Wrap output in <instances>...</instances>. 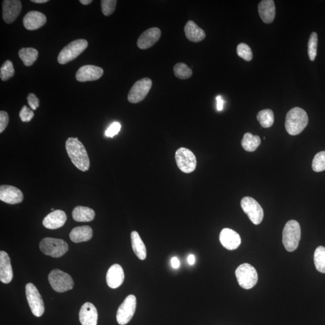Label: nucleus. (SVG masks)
Segmentation results:
<instances>
[{"instance_id": "1", "label": "nucleus", "mask_w": 325, "mask_h": 325, "mask_svg": "<svg viewBox=\"0 0 325 325\" xmlns=\"http://www.w3.org/2000/svg\"><path fill=\"white\" fill-rule=\"evenodd\" d=\"M66 151L75 167L83 172L90 168V160L84 144L77 138H69L65 144Z\"/></svg>"}, {"instance_id": "2", "label": "nucleus", "mask_w": 325, "mask_h": 325, "mask_svg": "<svg viewBox=\"0 0 325 325\" xmlns=\"http://www.w3.org/2000/svg\"><path fill=\"white\" fill-rule=\"evenodd\" d=\"M308 123L307 112L303 109L294 107L287 113L285 126L288 134L296 136L306 128Z\"/></svg>"}, {"instance_id": "3", "label": "nucleus", "mask_w": 325, "mask_h": 325, "mask_svg": "<svg viewBox=\"0 0 325 325\" xmlns=\"http://www.w3.org/2000/svg\"><path fill=\"white\" fill-rule=\"evenodd\" d=\"M301 237L300 225L294 220L288 221L283 231V243L288 252H293L299 246Z\"/></svg>"}, {"instance_id": "4", "label": "nucleus", "mask_w": 325, "mask_h": 325, "mask_svg": "<svg viewBox=\"0 0 325 325\" xmlns=\"http://www.w3.org/2000/svg\"><path fill=\"white\" fill-rule=\"evenodd\" d=\"M39 248L45 255L59 258L67 253L69 247L64 240L46 237L40 241Z\"/></svg>"}, {"instance_id": "5", "label": "nucleus", "mask_w": 325, "mask_h": 325, "mask_svg": "<svg viewBox=\"0 0 325 325\" xmlns=\"http://www.w3.org/2000/svg\"><path fill=\"white\" fill-rule=\"evenodd\" d=\"M88 46L85 39H77L69 43L62 49L58 56V61L60 64L65 65L77 58Z\"/></svg>"}, {"instance_id": "6", "label": "nucleus", "mask_w": 325, "mask_h": 325, "mask_svg": "<svg viewBox=\"0 0 325 325\" xmlns=\"http://www.w3.org/2000/svg\"><path fill=\"white\" fill-rule=\"evenodd\" d=\"M235 276L239 286L245 289H251L257 283V272L255 267L248 263L240 265L235 270Z\"/></svg>"}, {"instance_id": "7", "label": "nucleus", "mask_w": 325, "mask_h": 325, "mask_svg": "<svg viewBox=\"0 0 325 325\" xmlns=\"http://www.w3.org/2000/svg\"><path fill=\"white\" fill-rule=\"evenodd\" d=\"M48 280L53 290L58 293L72 290L74 286L70 275L59 269L52 270L48 275Z\"/></svg>"}, {"instance_id": "8", "label": "nucleus", "mask_w": 325, "mask_h": 325, "mask_svg": "<svg viewBox=\"0 0 325 325\" xmlns=\"http://www.w3.org/2000/svg\"><path fill=\"white\" fill-rule=\"evenodd\" d=\"M175 160L178 168L184 173H191L197 168V158L187 148H179L175 152Z\"/></svg>"}, {"instance_id": "9", "label": "nucleus", "mask_w": 325, "mask_h": 325, "mask_svg": "<svg viewBox=\"0 0 325 325\" xmlns=\"http://www.w3.org/2000/svg\"><path fill=\"white\" fill-rule=\"evenodd\" d=\"M26 300L30 308L35 316L39 317L44 313V301L37 288L32 283H28L25 286Z\"/></svg>"}, {"instance_id": "10", "label": "nucleus", "mask_w": 325, "mask_h": 325, "mask_svg": "<svg viewBox=\"0 0 325 325\" xmlns=\"http://www.w3.org/2000/svg\"><path fill=\"white\" fill-rule=\"evenodd\" d=\"M137 306V297L133 294L128 295L118 308L117 314L118 323L125 325L130 322L135 313Z\"/></svg>"}, {"instance_id": "11", "label": "nucleus", "mask_w": 325, "mask_h": 325, "mask_svg": "<svg viewBox=\"0 0 325 325\" xmlns=\"http://www.w3.org/2000/svg\"><path fill=\"white\" fill-rule=\"evenodd\" d=\"M241 207L254 224H261L263 220L264 211L256 200L251 197H245L241 201Z\"/></svg>"}, {"instance_id": "12", "label": "nucleus", "mask_w": 325, "mask_h": 325, "mask_svg": "<svg viewBox=\"0 0 325 325\" xmlns=\"http://www.w3.org/2000/svg\"><path fill=\"white\" fill-rule=\"evenodd\" d=\"M151 79L144 78L136 82L128 95V100L131 103L137 104L143 101L152 87Z\"/></svg>"}, {"instance_id": "13", "label": "nucleus", "mask_w": 325, "mask_h": 325, "mask_svg": "<svg viewBox=\"0 0 325 325\" xmlns=\"http://www.w3.org/2000/svg\"><path fill=\"white\" fill-rule=\"evenodd\" d=\"M21 10L19 0H5L3 2V19L7 24H11L18 17Z\"/></svg>"}, {"instance_id": "14", "label": "nucleus", "mask_w": 325, "mask_h": 325, "mask_svg": "<svg viewBox=\"0 0 325 325\" xmlns=\"http://www.w3.org/2000/svg\"><path fill=\"white\" fill-rule=\"evenodd\" d=\"M24 200L22 192L12 185H2L0 187V200L9 204L21 203Z\"/></svg>"}, {"instance_id": "15", "label": "nucleus", "mask_w": 325, "mask_h": 325, "mask_svg": "<svg viewBox=\"0 0 325 325\" xmlns=\"http://www.w3.org/2000/svg\"><path fill=\"white\" fill-rule=\"evenodd\" d=\"M103 73V69L99 66L85 65L78 69L75 77L77 81L80 82L95 81L100 78Z\"/></svg>"}, {"instance_id": "16", "label": "nucleus", "mask_w": 325, "mask_h": 325, "mask_svg": "<svg viewBox=\"0 0 325 325\" xmlns=\"http://www.w3.org/2000/svg\"><path fill=\"white\" fill-rule=\"evenodd\" d=\"M220 240L222 246L228 250H236L241 244L240 235L230 228H224L221 231Z\"/></svg>"}, {"instance_id": "17", "label": "nucleus", "mask_w": 325, "mask_h": 325, "mask_svg": "<svg viewBox=\"0 0 325 325\" xmlns=\"http://www.w3.org/2000/svg\"><path fill=\"white\" fill-rule=\"evenodd\" d=\"M161 35L160 29L157 28L147 30L139 36L137 42L138 47L142 49L151 48L158 41Z\"/></svg>"}, {"instance_id": "18", "label": "nucleus", "mask_w": 325, "mask_h": 325, "mask_svg": "<svg viewBox=\"0 0 325 325\" xmlns=\"http://www.w3.org/2000/svg\"><path fill=\"white\" fill-rule=\"evenodd\" d=\"M98 311L90 303L83 305L79 313V320L82 325H97Z\"/></svg>"}, {"instance_id": "19", "label": "nucleus", "mask_w": 325, "mask_h": 325, "mask_svg": "<svg viewBox=\"0 0 325 325\" xmlns=\"http://www.w3.org/2000/svg\"><path fill=\"white\" fill-rule=\"evenodd\" d=\"M46 22V16L38 11H31L26 13L23 19V24L28 31H35L44 26Z\"/></svg>"}, {"instance_id": "20", "label": "nucleus", "mask_w": 325, "mask_h": 325, "mask_svg": "<svg viewBox=\"0 0 325 325\" xmlns=\"http://www.w3.org/2000/svg\"><path fill=\"white\" fill-rule=\"evenodd\" d=\"M125 278L123 268L120 265L115 264L109 268L106 275V281L109 287L117 288L124 283Z\"/></svg>"}, {"instance_id": "21", "label": "nucleus", "mask_w": 325, "mask_h": 325, "mask_svg": "<svg viewBox=\"0 0 325 325\" xmlns=\"http://www.w3.org/2000/svg\"><path fill=\"white\" fill-rule=\"evenodd\" d=\"M67 216L64 211L55 210L48 214L43 220L42 224L49 230H56L64 226Z\"/></svg>"}, {"instance_id": "22", "label": "nucleus", "mask_w": 325, "mask_h": 325, "mask_svg": "<svg viewBox=\"0 0 325 325\" xmlns=\"http://www.w3.org/2000/svg\"><path fill=\"white\" fill-rule=\"evenodd\" d=\"M13 270L11 259L5 251L0 252V280L2 283H11L13 278Z\"/></svg>"}, {"instance_id": "23", "label": "nucleus", "mask_w": 325, "mask_h": 325, "mask_svg": "<svg viewBox=\"0 0 325 325\" xmlns=\"http://www.w3.org/2000/svg\"><path fill=\"white\" fill-rule=\"evenodd\" d=\"M258 13L266 24H270L275 18V5L273 0H263L258 5Z\"/></svg>"}, {"instance_id": "24", "label": "nucleus", "mask_w": 325, "mask_h": 325, "mask_svg": "<svg viewBox=\"0 0 325 325\" xmlns=\"http://www.w3.org/2000/svg\"><path fill=\"white\" fill-rule=\"evenodd\" d=\"M185 36L189 41L199 42L205 38V32L193 21H189L184 26Z\"/></svg>"}, {"instance_id": "25", "label": "nucleus", "mask_w": 325, "mask_h": 325, "mask_svg": "<svg viewBox=\"0 0 325 325\" xmlns=\"http://www.w3.org/2000/svg\"><path fill=\"white\" fill-rule=\"evenodd\" d=\"M92 236V229L87 225L74 228L69 234L72 241L77 243L90 240Z\"/></svg>"}, {"instance_id": "26", "label": "nucleus", "mask_w": 325, "mask_h": 325, "mask_svg": "<svg viewBox=\"0 0 325 325\" xmlns=\"http://www.w3.org/2000/svg\"><path fill=\"white\" fill-rule=\"evenodd\" d=\"M131 240L132 250L136 255L141 260H145L147 255V248L137 231L132 232Z\"/></svg>"}, {"instance_id": "27", "label": "nucleus", "mask_w": 325, "mask_h": 325, "mask_svg": "<svg viewBox=\"0 0 325 325\" xmlns=\"http://www.w3.org/2000/svg\"><path fill=\"white\" fill-rule=\"evenodd\" d=\"M72 218L77 222H88L94 220L95 213L93 209L84 206L76 207L72 211Z\"/></svg>"}, {"instance_id": "28", "label": "nucleus", "mask_w": 325, "mask_h": 325, "mask_svg": "<svg viewBox=\"0 0 325 325\" xmlns=\"http://www.w3.org/2000/svg\"><path fill=\"white\" fill-rule=\"evenodd\" d=\"M19 57L26 66H31L38 57L37 49L33 48H22L19 51Z\"/></svg>"}, {"instance_id": "29", "label": "nucleus", "mask_w": 325, "mask_h": 325, "mask_svg": "<svg viewBox=\"0 0 325 325\" xmlns=\"http://www.w3.org/2000/svg\"><path fill=\"white\" fill-rule=\"evenodd\" d=\"M241 144L245 151L253 152L259 147L261 144V139L258 136H254L250 132H247L244 134Z\"/></svg>"}, {"instance_id": "30", "label": "nucleus", "mask_w": 325, "mask_h": 325, "mask_svg": "<svg viewBox=\"0 0 325 325\" xmlns=\"http://www.w3.org/2000/svg\"><path fill=\"white\" fill-rule=\"evenodd\" d=\"M257 118L263 128H269L274 123V114L270 109H264L258 112Z\"/></svg>"}, {"instance_id": "31", "label": "nucleus", "mask_w": 325, "mask_h": 325, "mask_svg": "<svg viewBox=\"0 0 325 325\" xmlns=\"http://www.w3.org/2000/svg\"><path fill=\"white\" fill-rule=\"evenodd\" d=\"M314 261L316 269L320 273L325 274V248L318 247L314 252Z\"/></svg>"}, {"instance_id": "32", "label": "nucleus", "mask_w": 325, "mask_h": 325, "mask_svg": "<svg viewBox=\"0 0 325 325\" xmlns=\"http://www.w3.org/2000/svg\"><path fill=\"white\" fill-rule=\"evenodd\" d=\"M174 74L178 78L187 79L192 76V70L188 66L183 63H178L174 67Z\"/></svg>"}, {"instance_id": "33", "label": "nucleus", "mask_w": 325, "mask_h": 325, "mask_svg": "<svg viewBox=\"0 0 325 325\" xmlns=\"http://www.w3.org/2000/svg\"><path fill=\"white\" fill-rule=\"evenodd\" d=\"M318 36L316 32L311 33L308 42V54L311 61H314L317 56Z\"/></svg>"}, {"instance_id": "34", "label": "nucleus", "mask_w": 325, "mask_h": 325, "mask_svg": "<svg viewBox=\"0 0 325 325\" xmlns=\"http://www.w3.org/2000/svg\"><path fill=\"white\" fill-rule=\"evenodd\" d=\"M15 74V69L13 68L12 62L11 61H6L2 65L0 69V77L3 81H8L13 77Z\"/></svg>"}, {"instance_id": "35", "label": "nucleus", "mask_w": 325, "mask_h": 325, "mask_svg": "<svg viewBox=\"0 0 325 325\" xmlns=\"http://www.w3.org/2000/svg\"><path fill=\"white\" fill-rule=\"evenodd\" d=\"M312 168L314 172L325 171V151H321L315 155L312 163Z\"/></svg>"}, {"instance_id": "36", "label": "nucleus", "mask_w": 325, "mask_h": 325, "mask_svg": "<svg viewBox=\"0 0 325 325\" xmlns=\"http://www.w3.org/2000/svg\"><path fill=\"white\" fill-rule=\"evenodd\" d=\"M237 53L240 58L248 62L251 61L253 58V54L251 48L245 43H241L238 45Z\"/></svg>"}, {"instance_id": "37", "label": "nucleus", "mask_w": 325, "mask_h": 325, "mask_svg": "<svg viewBox=\"0 0 325 325\" xmlns=\"http://www.w3.org/2000/svg\"><path fill=\"white\" fill-rule=\"evenodd\" d=\"M117 1L116 0H102V12L105 16H109L114 12Z\"/></svg>"}, {"instance_id": "38", "label": "nucleus", "mask_w": 325, "mask_h": 325, "mask_svg": "<svg viewBox=\"0 0 325 325\" xmlns=\"http://www.w3.org/2000/svg\"><path fill=\"white\" fill-rule=\"evenodd\" d=\"M34 113L29 109L28 106L24 105L19 113V117L21 121L24 122H29L34 117Z\"/></svg>"}, {"instance_id": "39", "label": "nucleus", "mask_w": 325, "mask_h": 325, "mask_svg": "<svg viewBox=\"0 0 325 325\" xmlns=\"http://www.w3.org/2000/svg\"><path fill=\"white\" fill-rule=\"evenodd\" d=\"M121 128V125L119 122H114L112 123L110 127H109L107 130L105 132V135L107 137L113 138L115 136L118 134V132L120 131Z\"/></svg>"}, {"instance_id": "40", "label": "nucleus", "mask_w": 325, "mask_h": 325, "mask_svg": "<svg viewBox=\"0 0 325 325\" xmlns=\"http://www.w3.org/2000/svg\"><path fill=\"white\" fill-rule=\"evenodd\" d=\"M9 118L8 113L5 111L0 112V132L5 131L9 124Z\"/></svg>"}, {"instance_id": "41", "label": "nucleus", "mask_w": 325, "mask_h": 325, "mask_svg": "<svg viewBox=\"0 0 325 325\" xmlns=\"http://www.w3.org/2000/svg\"><path fill=\"white\" fill-rule=\"evenodd\" d=\"M28 103L33 111L36 110L39 106V99L34 94H30L28 97Z\"/></svg>"}, {"instance_id": "42", "label": "nucleus", "mask_w": 325, "mask_h": 325, "mask_svg": "<svg viewBox=\"0 0 325 325\" xmlns=\"http://www.w3.org/2000/svg\"><path fill=\"white\" fill-rule=\"evenodd\" d=\"M216 101H217V110L218 111H222L224 109V101L223 98H222L221 95H218L216 97Z\"/></svg>"}, {"instance_id": "43", "label": "nucleus", "mask_w": 325, "mask_h": 325, "mask_svg": "<svg viewBox=\"0 0 325 325\" xmlns=\"http://www.w3.org/2000/svg\"><path fill=\"white\" fill-rule=\"evenodd\" d=\"M171 264L174 268H178L180 266V262L177 257H174L172 258Z\"/></svg>"}, {"instance_id": "44", "label": "nucleus", "mask_w": 325, "mask_h": 325, "mask_svg": "<svg viewBox=\"0 0 325 325\" xmlns=\"http://www.w3.org/2000/svg\"><path fill=\"white\" fill-rule=\"evenodd\" d=\"M187 261L189 264L194 265L195 263V257L193 254L188 255L187 258Z\"/></svg>"}, {"instance_id": "45", "label": "nucleus", "mask_w": 325, "mask_h": 325, "mask_svg": "<svg viewBox=\"0 0 325 325\" xmlns=\"http://www.w3.org/2000/svg\"><path fill=\"white\" fill-rule=\"evenodd\" d=\"M79 2L84 5H88L92 3V0H79Z\"/></svg>"}, {"instance_id": "46", "label": "nucleus", "mask_w": 325, "mask_h": 325, "mask_svg": "<svg viewBox=\"0 0 325 325\" xmlns=\"http://www.w3.org/2000/svg\"><path fill=\"white\" fill-rule=\"evenodd\" d=\"M48 2V0H32V2L35 3H45Z\"/></svg>"}]
</instances>
